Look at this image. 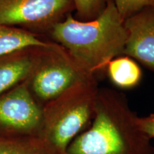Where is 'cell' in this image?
I'll return each mask as SVG.
<instances>
[{"label": "cell", "mask_w": 154, "mask_h": 154, "mask_svg": "<svg viewBox=\"0 0 154 154\" xmlns=\"http://www.w3.org/2000/svg\"><path fill=\"white\" fill-rule=\"evenodd\" d=\"M74 11L72 0H0V24L47 38Z\"/></svg>", "instance_id": "5"}, {"label": "cell", "mask_w": 154, "mask_h": 154, "mask_svg": "<svg viewBox=\"0 0 154 154\" xmlns=\"http://www.w3.org/2000/svg\"><path fill=\"white\" fill-rule=\"evenodd\" d=\"M12 140L0 141V154H51L38 136H14Z\"/></svg>", "instance_id": "11"}, {"label": "cell", "mask_w": 154, "mask_h": 154, "mask_svg": "<svg viewBox=\"0 0 154 154\" xmlns=\"http://www.w3.org/2000/svg\"><path fill=\"white\" fill-rule=\"evenodd\" d=\"M106 73L114 85L122 89H131L138 85L142 78L140 66L134 59L121 55L108 63Z\"/></svg>", "instance_id": "10"}, {"label": "cell", "mask_w": 154, "mask_h": 154, "mask_svg": "<svg viewBox=\"0 0 154 154\" xmlns=\"http://www.w3.org/2000/svg\"><path fill=\"white\" fill-rule=\"evenodd\" d=\"M136 123L139 129L149 138H154V113L146 116H138Z\"/></svg>", "instance_id": "14"}, {"label": "cell", "mask_w": 154, "mask_h": 154, "mask_svg": "<svg viewBox=\"0 0 154 154\" xmlns=\"http://www.w3.org/2000/svg\"><path fill=\"white\" fill-rule=\"evenodd\" d=\"M42 107L29 88L27 81L0 96V135L38 136Z\"/></svg>", "instance_id": "6"}, {"label": "cell", "mask_w": 154, "mask_h": 154, "mask_svg": "<svg viewBox=\"0 0 154 154\" xmlns=\"http://www.w3.org/2000/svg\"><path fill=\"white\" fill-rule=\"evenodd\" d=\"M98 79L77 83L42 107L38 136L51 154H66L69 146L91 124L99 92Z\"/></svg>", "instance_id": "3"}, {"label": "cell", "mask_w": 154, "mask_h": 154, "mask_svg": "<svg viewBox=\"0 0 154 154\" xmlns=\"http://www.w3.org/2000/svg\"><path fill=\"white\" fill-rule=\"evenodd\" d=\"M90 78L95 77L83 70L62 46L51 40L40 48L26 81L31 93L43 107L77 83Z\"/></svg>", "instance_id": "4"}, {"label": "cell", "mask_w": 154, "mask_h": 154, "mask_svg": "<svg viewBox=\"0 0 154 154\" xmlns=\"http://www.w3.org/2000/svg\"><path fill=\"white\" fill-rule=\"evenodd\" d=\"M127 39L124 55L154 72V7H147L124 21Z\"/></svg>", "instance_id": "7"}, {"label": "cell", "mask_w": 154, "mask_h": 154, "mask_svg": "<svg viewBox=\"0 0 154 154\" xmlns=\"http://www.w3.org/2000/svg\"><path fill=\"white\" fill-rule=\"evenodd\" d=\"M47 38L62 46L83 70L98 79L108 63L124 55L127 32L113 1L109 0L93 20L79 21L70 14L53 26Z\"/></svg>", "instance_id": "2"}, {"label": "cell", "mask_w": 154, "mask_h": 154, "mask_svg": "<svg viewBox=\"0 0 154 154\" xmlns=\"http://www.w3.org/2000/svg\"><path fill=\"white\" fill-rule=\"evenodd\" d=\"M41 47L26 48L0 57V96L27 80Z\"/></svg>", "instance_id": "8"}, {"label": "cell", "mask_w": 154, "mask_h": 154, "mask_svg": "<svg viewBox=\"0 0 154 154\" xmlns=\"http://www.w3.org/2000/svg\"><path fill=\"white\" fill-rule=\"evenodd\" d=\"M50 41L28 31L0 24V57L26 48L45 47Z\"/></svg>", "instance_id": "9"}, {"label": "cell", "mask_w": 154, "mask_h": 154, "mask_svg": "<svg viewBox=\"0 0 154 154\" xmlns=\"http://www.w3.org/2000/svg\"><path fill=\"white\" fill-rule=\"evenodd\" d=\"M125 94L99 88L91 124L66 154H154L151 139L138 128Z\"/></svg>", "instance_id": "1"}, {"label": "cell", "mask_w": 154, "mask_h": 154, "mask_svg": "<svg viewBox=\"0 0 154 154\" xmlns=\"http://www.w3.org/2000/svg\"><path fill=\"white\" fill-rule=\"evenodd\" d=\"M74 15L76 19L83 22L93 20L104 10L109 0H72Z\"/></svg>", "instance_id": "12"}, {"label": "cell", "mask_w": 154, "mask_h": 154, "mask_svg": "<svg viewBox=\"0 0 154 154\" xmlns=\"http://www.w3.org/2000/svg\"><path fill=\"white\" fill-rule=\"evenodd\" d=\"M119 16L125 21L142 9L154 7V0H113Z\"/></svg>", "instance_id": "13"}]
</instances>
